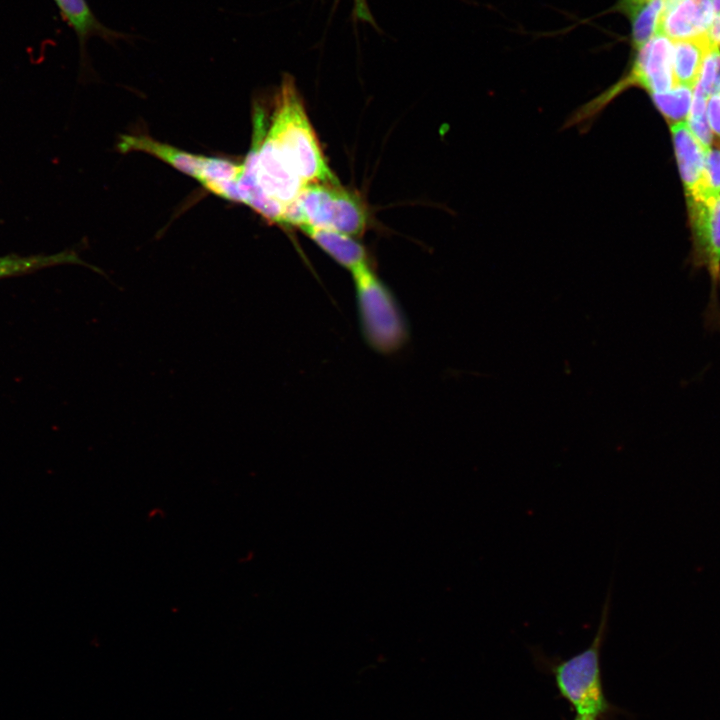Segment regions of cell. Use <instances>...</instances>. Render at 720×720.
Returning <instances> with one entry per match:
<instances>
[{"label":"cell","mask_w":720,"mask_h":720,"mask_svg":"<svg viewBox=\"0 0 720 720\" xmlns=\"http://www.w3.org/2000/svg\"><path fill=\"white\" fill-rule=\"evenodd\" d=\"M651 0H617L613 10L623 14L628 19L644 4Z\"/></svg>","instance_id":"2e32d148"},{"label":"cell","mask_w":720,"mask_h":720,"mask_svg":"<svg viewBox=\"0 0 720 720\" xmlns=\"http://www.w3.org/2000/svg\"><path fill=\"white\" fill-rule=\"evenodd\" d=\"M693 90L706 98L720 92V50L718 48L713 47L707 55Z\"/></svg>","instance_id":"4fadbf2b"},{"label":"cell","mask_w":720,"mask_h":720,"mask_svg":"<svg viewBox=\"0 0 720 720\" xmlns=\"http://www.w3.org/2000/svg\"><path fill=\"white\" fill-rule=\"evenodd\" d=\"M63 20L75 32L82 60L86 57V44L91 37H99L109 44L130 41L133 35L119 32L104 25L91 10L86 0H53Z\"/></svg>","instance_id":"8992f818"},{"label":"cell","mask_w":720,"mask_h":720,"mask_svg":"<svg viewBox=\"0 0 720 720\" xmlns=\"http://www.w3.org/2000/svg\"><path fill=\"white\" fill-rule=\"evenodd\" d=\"M713 47L707 35L672 41V67L677 86L694 89Z\"/></svg>","instance_id":"9c48e42d"},{"label":"cell","mask_w":720,"mask_h":720,"mask_svg":"<svg viewBox=\"0 0 720 720\" xmlns=\"http://www.w3.org/2000/svg\"><path fill=\"white\" fill-rule=\"evenodd\" d=\"M706 117L712 134L720 138V92L708 96Z\"/></svg>","instance_id":"9a60e30c"},{"label":"cell","mask_w":720,"mask_h":720,"mask_svg":"<svg viewBox=\"0 0 720 720\" xmlns=\"http://www.w3.org/2000/svg\"><path fill=\"white\" fill-rule=\"evenodd\" d=\"M671 132L681 179L689 198L696 195L701 188L708 149L684 122L671 125Z\"/></svg>","instance_id":"52a82bcc"},{"label":"cell","mask_w":720,"mask_h":720,"mask_svg":"<svg viewBox=\"0 0 720 720\" xmlns=\"http://www.w3.org/2000/svg\"><path fill=\"white\" fill-rule=\"evenodd\" d=\"M612 582L608 587L600 620L591 643L567 659L551 658L539 648H532L535 661L546 667L554 679L559 695L578 715L611 720L618 708L607 698L602 678L601 652L609 630Z\"/></svg>","instance_id":"6da1fadb"},{"label":"cell","mask_w":720,"mask_h":720,"mask_svg":"<svg viewBox=\"0 0 720 720\" xmlns=\"http://www.w3.org/2000/svg\"><path fill=\"white\" fill-rule=\"evenodd\" d=\"M300 229L339 265L350 272L369 261L364 246L354 237L341 232L302 226Z\"/></svg>","instance_id":"ba28073f"},{"label":"cell","mask_w":720,"mask_h":720,"mask_svg":"<svg viewBox=\"0 0 720 720\" xmlns=\"http://www.w3.org/2000/svg\"><path fill=\"white\" fill-rule=\"evenodd\" d=\"M651 97L664 117L677 123L688 117L693 99V89L678 85L669 91L651 94Z\"/></svg>","instance_id":"7c38bea8"},{"label":"cell","mask_w":720,"mask_h":720,"mask_svg":"<svg viewBox=\"0 0 720 720\" xmlns=\"http://www.w3.org/2000/svg\"><path fill=\"white\" fill-rule=\"evenodd\" d=\"M715 16L710 0H680L664 10L660 34L671 41L707 35Z\"/></svg>","instance_id":"5b68a950"},{"label":"cell","mask_w":720,"mask_h":720,"mask_svg":"<svg viewBox=\"0 0 720 720\" xmlns=\"http://www.w3.org/2000/svg\"><path fill=\"white\" fill-rule=\"evenodd\" d=\"M270 120L258 106L265 134L273 141L288 169L305 185L339 184L328 167L305 112L294 79L284 75Z\"/></svg>","instance_id":"7a4b0ae2"},{"label":"cell","mask_w":720,"mask_h":720,"mask_svg":"<svg viewBox=\"0 0 720 720\" xmlns=\"http://www.w3.org/2000/svg\"><path fill=\"white\" fill-rule=\"evenodd\" d=\"M354 12L359 19L373 22L366 0H354Z\"/></svg>","instance_id":"ac0fdd59"},{"label":"cell","mask_w":720,"mask_h":720,"mask_svg":"<svg viewBox=\"0 0 720 720\" xmlns=\"http://www.w3.org/2000/svg\"><path fill=\"white\" fill-rule=\"evenodd\" d=\"M360 329L375 352L391 355L409 339V326L395 295L379 278L370 262L351 271Z\"/></svg>","instance_id":"3957f363"},{"label":"cell","mask_w":720,"mask_h":720,"mask_svg":"<svg viewBox=\"0 0 720 720\" xmlns=\"http://www.w3.org/2000/svg\"><path fill=\"white\" fill-rule=\"evenodd\" d=\"M62 264H80L97 270L83 262L75 252L69 250L50 255H7L0 257V278L31 273Z\"/></svg>","instance_id":"30bf717a"},{"label":"cell","mask_w":720,"mask_h":720,"mask_svg":"<svg viewBox=\"0 0 720 720\" xmlns=\"http://www.w3.org/2000/svg\"><path fill=\"white\" fill-rule=\"evenodd\" d=\"M720 192V149H708L702 185L699 192L689 197L697 198Z\"/></svg>","instance_id":"5bb4252c"},{"label":"cell","mask_w":720,"mask_h":720,"mask_svg":"<svg viewBox=\"0 0 720 720\" xmlns=\"http://www.w3.org/2000/svg\"><path fill=\"white\" fill-rule=\"evenodd\" d=\"M573 720H598V719L591 717V716H584V715L576 714V716L573 718Z\"/></svg>","instance_id":"ffe728a7"},{"label":"cell","mask_w":720,"mask_h":720,"mask_svg":"<svg viewBox=\"0 0 720 720\" xmlns=\"http://www.w3.org/2000/svg\"><path fill=\"white\" fill-rule=\"evenodd\" d=\"M707 36L711 44L720 50V13L716 14Z\"/></svg>","instance_id":"e0dca14e"},{"label":"cell","mask_w":720,"mask_h":720,"mask_svg":"<svg viewBox=\"0 0 720 720\" xmlns=\"http://www.w3.org/2000/svg\"><path fill=\"white\" fill-rule=\"evenodd\" d=\"M118 149L122 153L149 154L195 179L208 192L227 201L242 171V162L187 152L148 135H122Z\"/></svg>","instance_id":"277c9868"},{"label":"cell","mask_w":720,"mask_h":720,"mask_svg":"<svg viewBox=\"0 0 720 720\" xmlns=\"http://www.w3.org/2000/svg\"><path fill=\"white\" fill-rule=\"evenodd\" d=\"M710 2L712 3V6H713L716 14H719L720 13V0H710Z\"/></svg>","instance_id":"d6986e66"},{"label":"cell","mask_w":720,"mask_h":720,"mask_svg":"<svg viewBox=\"0 0 720 720\" xmlns=\"http://www.w3.org/2000/svg\"><path fill=\"white\" fill-rule=\"evenodd\" d=\"M664 9V0H651L629 18L631 23V44L634 50L660 34Z\"/></svg>","instance_id":"8fae6325"}]
</instances>
